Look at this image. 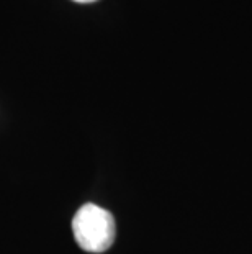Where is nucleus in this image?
<instances>
[{
  "instance_id": "nucleus-2",
  "label": "nucleus",
  "mask_w": 252,
  "mask_h": 254,
  "mask_svg": "<svg viewBox=\"0 0 252 254\" xmlns=\"http://www.w3.org/2000/svg\"><path fill=\"white\" fill-rule=\"evenodd\" d=\"M72 2H77V3H92V2H97V0H72Z\"/></svg>"
},
{
  "instance_id": "nucleus-1",
  "label": "nucleus",
  "mask_w": 252,
  "mask_h": 254,
  "mask_svg": "<svg viewBox=\"0 0 252 254\" xmlns=\"http://www.w3.org/2000/svg\"><path fill=\"white\" fill-rule=\"evenodd\" d=\"M72 233L80 250L94 254L105 253L116 236L115 218L108 210L85 203L74 215Z\"/></svg>"
}]
</instances>
